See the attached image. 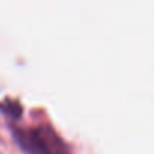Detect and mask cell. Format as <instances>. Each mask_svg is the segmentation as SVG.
<instances>
[{
  "label": "cell",
  "mask_w": 154,
  "mask_h": 154,
  "mask_svg": "<svg viewBox=\"0 0 154 154\" xmlns=\"http://www.w3.org/2000/svg\"><path fill=\"white\" fill-rule=\"evenodd\" d=\"M12 137L24 154H69L63 139L48 125L20 127L11 124Z\"/></svg>",
  "instance_id": "6da1fadb"
},
{
  "label": "cell",
  "mask_w": 154,
  "mask_h": 154,
  "mask_svg": "<svg viewBox=\"0 0 154 154\" xmlns=\"http://www.w3.org/2000/svg\"><path fill=\"white\" fill-rule=\"evenodd\" d=\"M0 110H2V113L6 115V118L11 122H15L23 115L21 104L17 100H12V98H6V100H3L2 103H0Z\"/></svg>",
  "instance_id": "7a4b0ae2"
}]
</instances>
